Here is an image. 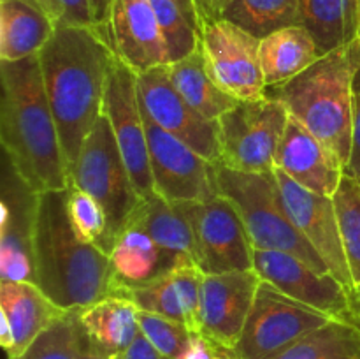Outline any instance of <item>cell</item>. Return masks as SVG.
<instances>
[{"label":"cell","instance_id":"1","mask_svg":"<svg viewBox=\"0 0 360 359\" xmlns=\"http://www.w3.org/2000/svg\"><path fill=\"white\" fill-rule=\"evenodd\" d=\"M115 58L108 32L76 25H56L53 37L39 53L69 178L84 139L102 115Z\"/></svg>","mask_w":360,"mask_h":359},{"label":"cell","instance_id":"2","mask_svg":"<svg viewBox=\"0 0 360 359\" xmlns=\"http://www.w3.org/2000/svg\"><path fill=\"white\" fill-rule=\"evenodd\" d=\"M0 83L4 155L37 194L69 189V169L39 55L14 62L0 60Z\"/></svg>","mask_w":360,"mask_h":359},{"label":"cell","instance_id":"3","mask_svg":"<svg viewBox=\"0 0 360 359\" xmlns=\"http://www.w3.org/2000/svg\"><path fill=\"white\" fill-rule=\"evenodd\" d=\"M65 190L39 194L34 234L35 284L60 308H86L112 296L108 252L79 238L67 210Z\"/></svg>","mask_w":360,"mask_h":359},{"label":"cell","instance_id":"4","mask_svg":"<svg viewBox=\"0 0 360 359\" xmlns=\"http://www.w3.org/2000/svg\"><path fill=\"white\" fill-rule=\"evenodd\" d=\"M360 65L359 37L350 44L322 55L313 65L266 95L287 108L288 115L311 130L343 162L352 153L354 77Z\"/></svg>","mask_w":360,"mask_h":359},{"label":"cell","instance_id":"5","mask_svg":"<svg viewBox=\"0 0 360 359\" xmlns=\"http://www.w3.org/2000/svg\"><path fill=\"white\" fill-rule=\"evenodd\" d=\"M214 175L218 192L238 210L253 250L288 252L319 273H330L288 217L274 171L241 172L214 162Z\"/></svg>","mask_w":360,"mask_h":359},{"label":"cell","instance_id":"6","mask_svg":"<svg viewBox=\"0 0 360 359\" xmlns=\"http://www.w3.org/2000/svg\"><path fill=\"white\" fill-rule=\"evenodd\" d=\"M70 185L90 194L104 208L108 231L101 248L109 253L143 199L134 187L111 122L104 113L84 139L70 172Z\"/></svg>","mask_w":360,"mask_h":359},{"label":"cell","instance_id":"7","mask_svg":"<svg viewBox=\"0 0 360 359\" xmlns=\"http://www.w3.org/2000/svg\"><path fill=\"white\" fill-rule=\"evenodd\" d=\"M288 111L271 97L241 101L218 118V164L241 172H273Z\"/></svg>","mask_w":360,"mask_h":359},{"label":"cell","instance_id":"8","mask_svg":"<svg viewBox=\"0 0 360 359\" xmlns=\"http://www.w3.org/2000/svg\"><path fill=\"white\" fill-rule=\"evenodd\" d=\"M334 317L260 280L234 352L239 359H273Z\"/></svg>","mask_w":360,"mask_h":359},{"label":"cell","instance_id":"9","mask_svg":"<svg viewBox=\"0 0 360 359\" xmlns=\"http://www.w3.org/2000/svg\"><path fill=\"white\" fill-rule=\"evenodd\" d=\"M192 229L193 260L204 275L253 270V246L238 210L224 196L174 203Z\"/></svg>","mask_w":360,"mask_h":359},{"label":"cell","instance_id":"10","mask_svg":"<svg viewBox=\"0 0 360 359\" xmlns=\"http://www.w3.org/2000/svg\"><path fill=\"white\" fill-rule=\"evenodd\" d=\"M200 51L214 83L229 95L238 101L266 97L259 37L221 18L200 28Z\"/></svg>","mask_w":360,"mask_h":359},{"label":"cell","instance_id":"11","mask_svg":"<svg viewBox=\"0 0 360 359\" xmlns=\"http://www.w3.org/2000/svg\"><path fill=\"white\" fill-rule=\"evenodd\" d=\"M102 113L109 118L134 187L141 199L155 194L148 153L146 123L137 94V73L118 55L112 60L105 84Z\"/></svg>","mask_w":360,"mask_h":359},{"label":"cell","instance_id":"12","mask_svg":"<svg viewBox=\"0 0 360 359\" xmlns=\"http://www.w3.org/2000/svg\"><path fill=\"white\" fill-rule=\"evenodd\" d=\"M155 194L169 203L210 201L220 196L214 162L144 116Z\"/></svg>","mask_w":360,"mask_h":359},{"label":"cell","instance_id":"13","mask_svg":"<svg viewBox=\"0 0 360 359\" xmlns=\"http://www.w3.org/2000/svg\"><path fill=\"white\" fill-rule=\"evenodd\" d=\"M253 270L287 296L334 319L360 315L357 292L341 284L333 273H319L292 253L253 250Z\"/></svg>","mask_w":360,"mask_h":359},{"label":"cell","instance_id":"14","mask_svg":"<svg viewBox=\"0 0 360 359\" xmlns=\"http://www.w3.org/2000/svg\"><path fill=\"white\" fill-rule=\"evenodd\" d=\"M141 109L148 120L181 139L210 162L220 160L218 123L200 116L179 95L169 76V65H158L137 74Z\"/></svg>","mask_w":360,"mask_h":359},{"label":"cell","instance_id":"15","mask_svg":"<svg viewBox=\"0 0 360 359\" xmlns=\"http://www.w3.org/2000/svg\"><path fill=\"white\" fill-rule=\"evenodd\" d=\"M39 194L4 155L0 182V282H34V234Z\"/></svg>","mask_w":360,"mask_h":359},{"label":"cell","instance_id":"16","mask_svg":"<svg viewBox=\"0 0 360 359\" xmlns=\"http://www.w3.org/2000/svg\"><path fill=\"white\" fill-rule=\"evenodd\" d=\"M274 176L280 185L288 217L292 218L295 227L313 246V250L322 257L330 273L341 284L355 291L347 256H345L336 204L333 197L304 189L295 183L290 176L285 175L281 169L274 168Z\"/></svg>","mask_w":360,"mask_h":359},{"label":"cell","instance_id":"17","mask_svg":"<svg viewBox=\"0 0 360 359\" xmlns=\"http://www.w3.org/2000/svg\"><path fill=\"white\" fill-rule=\"evenodd\" d=\"M262 278L255 270L204 275L199 333L234 348L252 310Z\"/></svg>","mask_w":360,"mask_h":359},{"label":"cell","instance_id":"18","mask_svg":"<svg viewBox=\"0 0 360 359\" xmlns=\"http://www.w3.org/2000/svg\"><path fill=\"white\" fill-rule=\"evenodd\" d=\"M274 168L304 189L329 197L336 194L345 176L340 157L290 115L278 144Z\"/></svg>","mask_w":360,"mask_h":359},{"label":"cell","instance_id":"19","mask_svg":"<svg viewBox=\"0 0 360 359\" xmlns=\"http://www.w3.org/2000/svg\"><path fill=\"white\" fill-rule=\"evenodd\" d=\"M108 32L116 55L137 74L169 65L164 35L150 0H112Z\"/></svg>","mask_w":360,"mask_h":359},{"label":"cell","instance_id":"20","mask_svg":"<svg viewBox=\"0 0 360 359\" xmlns=\"http://www.w3.org/2000/svg\"><path fill=\"white\" fill-rule=\"evenodd\" d=\"M109 257L112 266V296L151 284L181 266L195 264L192 259L165 250L137 225L123 229Z\"/></svg>","mask_w":360,"mask_h":359},{"label":"cell","instance_id":"21","mask_svg":"<svg viewBox=\"0 0 360 359\" xmlns=\"http://www.w3.org/2000/svg\"><path fill=\"white\" fill-rule=\"evenodd\" d=\"M204 273L195 266H181L165 277L143 285L127 289L116 296L130 299L139 310L158 313L167 319L185 324L193 333H199L200 291Z\"/></svg>","mask_w":360,"mask_h":359},{"label":"cell","instance_id":"22","mask_svg":"<svg viewBox=\"0 0 360 359\" xmlns=\"http://www.w3.org/2000/svg\"><path fill=\"white\" fill-rule=\"evenodd\" d=\"M34 282H0V315L9 324L13 348L7 358L23 354L32 341L65 313Z\"/></svg>","mask_w":360,"mask_h":359},{"label":"cell","instance_id":"23","mask_svg":"<svg viewBox=\"0 0 360 359\" xmlns=\"http://www.w3.org/2000/svg\"><path fill=\"white\" fill-rule=\"evenodd\" d=\"M56 23L30 0H0V60L14 62L41 53Z\"/></svg>","mask_w":360,"mask_h":359},{"label":"cell","instance_id":"24","mask_svg":"<svg viewBox=\"0 0 360 359\" xmlns=\"http://www.w3.org/2000/svg\"><path fill=\"white\" fill-rule=\"evenodd\" d=\"M136 303L123 296H109L81 310V320L105 359L118 358L141 333Z\"/></svg>","mask_w":360,"mask_h":359},{"label":"cell","instance_id":"25","mask_svg":"<svg viewBox=\"0 0 360 359\" xmlns=\"http://www.w3.org/2000/svg\"><path fill=\"white\" fill-rule=\"evenodd\" d=\"M319 58L315 39L302 25H292L260 39V65L267 88L283 84Z\"/></svg>","mask_w":360,"mask_h":359},{"label":"cell","instance_id":"26","mask_svg":"<svg viewBox=\"0 0 360 359\" xmlns=\"http://www.w3.org/2000/svg\"><path fill=\"white\" fill-rule=\"evenodd\" d=\"M299 20L327 55L359 37L360 0H299Z\"/></svg>","mask_w":360,"mask_h":359},{"label":"cell","instance_id":"27","mask_svg":"<svg viewBox=\"0 0 360 359\" xmlns=\"http://www.w3.org/2000/svg\"><path fill=\"white\" fill-rule=\"evenodd\" d=\"M169 76L183 99L206 120L218 122L221 115L231 111L241 101L218 87L204 63L200 46L197 51L179 62L169 63Z\"/></svg>","mask_w":360,"mask_h":359},{"label":"cell","instance_id":"28","mask_svg":"<svg viewBox=\"0 0 360 359\" xmlns=\"http://www.w3.org/2000/svg\"><path fill=\"white\" fill-rule=\"evenodd\" d=\"M81 310H67L32 341L23 354L7 359H105L88 334L81 320Z\"/></svg>","mask_w":360,"mask_h":359},{"label":"cell","instance_id":"29","mask_svg":"<svg viewBox=\"0 0 360 359\" xmlns=\"http://www.w3.org/2000/svg\"><path fill=\"white\" fill-rule=\"evenodd\" d=\"M127 225H137L165 250L193 260V238L188 222L174 203L158 194L141 201Z\"/></svg>","mask_w":360,"mask_h":359},{"label":"cell","instance_id":"30","mask_svg":"<svg viewBox=\"0 0 360 359\" xmlns=\"http://www.w3.org/2000/svg\"><path fill=\"white\" fill-rule=\"evenodd\" d=\"M273 359H360V315L330 319Z\"/></svg>","mask_w":360,"mask_h":359},{"label":"cell","instance_id":"31","mask_svg":"<svg viewBox=\"0 0 360 359\" xmlns=\"http://www.w3.org/2000/svg\"><path fill=\"white\" fill-rule=\"evenodd\" d=\"M221 18L259 39L301 25L299 0H227Z\"/></svg>","mask_w":360,"mask_h":359},{"label":"cell","instance_id":"32","mask_svg":"<svg viewBox=\"0 0 360 359\" xmlns=\"http://www.w3.org/2000/svg\"><path fill=\"white\" fill-rule=\"evenodd\" d=\"M340 222L345 256L355 289L360 287V185L357 178L345 175L333 196Z\"/></svg>","mask_w":360,"mask_h":359},{"label":"cell","instance_id":"33","mask_svg":"<svg viewBox=\"0 0 360 359\" xmlns=\"http://www.w3.org/2000/svg\"><path fill=\"white\" fill-rule=\"evenodd\" d=\"M137 320H139L141 333L151 341L155 348H158L169 359H185L193 338L192 329L178 320L146 310H139Z\"/></svg>","mask_w":360,"mask_h":359},{"label":"cell","instance_id":"34","mask_svg":"<svg viewBox=\"0 0 360 359\" xmlns=\"http://www.w3.org/2000/svg\"><path fill=\"white\" fill-rule=\"evenodd\" d=\"M67 210H69L72 227L76 229L79 238L101 246L105 231H108V217L98 201L94 199L90 194L69 185Z\"/></svg>","mask_w":360,"mask_h":359},{"label":"cell","instance_id":"35","mask_svg":"<svg viewBox=\"0 0 360 359\" xmlns=\"http://www.w3.org/2000/svg\"><path fill=\"white\" fill-rule=\"evenodd\" d=\"M345 175L360 180V65L354 77V116H352V153Z\"/></svg>","mask_w":360,"mask_h":359},{"label":"cell","instance_id":"36","mask_svg":"<svg viewBox=\"0 0 360 359\" xmlns=\"http://www.w3.org/2000/svg\"><path fill=\"white\" fill-rule=\"evenodd\" d=\"M60 4L63 9V18L60 25L95 27L90 0H60Z\"/></svg>","mask_w":360,"mask_h":359},{"label":"cell","instance_id":"37","mask_svg":"<svg viewBox=\"0 0 360 359\" xmlns=\"http://www.w3.org/2000/svg\"><path fill=\"white\" fill-rule=\"evenodd\" d=\"M115 359H169V358L162 354L158 348H155L153 345H151V341L148 340L143 333H139L136 336V340L132 341V345Z\"/></svg>","mask_w":360,"mask_h":359},{"label":"cell","instance_id":"38","mask_svg":"<svg viewBox=\"0 0 360 359\" xmlns=\"http://www.w3.org/2000/svg\"><path fill=\"white\" fill-rule=\"evenodd\" d=\"M195 6L197 13H199L200 28H202L206 23L221 20L227 0H195Z\"/></svg>","mask_w":360,"mask_h":359},{"label":"cell","instance_id":"39","mask_svg":"<svg viewBox=\"0 0 360 359\" xmlns=\"http://www.w3.org/2000/svg\"><path fill=\"white\" fill-rule=\"evenodd\" d=\"M90 6H91V16H94L95 27H98V28H102V30L108 32L112 0H90Z\"/></svg>","mask_w":360,"mask_h":359},{"label":"cell","instance_id":"40","mask_svg":"<svg viewBox=\"0 0 360 359\" xmlns=\"http://www.w3.org/2000/svg\"><path fill=\"white\" fill-rule=\"evenodd\" d=\"M30 2L37 4L39 7H42V9H44L46 13L53 18V21H55L56 25L62 23L63 9H62V4H60V0H30Z\"/></svg>","mask_w":360,"mask_h":359},{"label":"cell","instance_id":"41","mask_svg":"<svg viewBox=\"0 0 360 359\" xmlns=\"http://www.w3.org/2000/svg\"><path fill=\"white\" fill-rule=\"evenodd\" d=\"M217 359H239V358H238V354H236V352H234V348L225 347L224 351L220 352V355H218Z\"/></svg>","mask_w":360,"mask_h":359},{"label":"cell","instance_id":"42","mask_svg":"<svg viewBox=\"0 0 360 359\" xmlns=\"http://www.w3.org/2000/svg\"><path fill=\"white\" fill-rule=\"evenodd\" d=\"M355 292H357V298H359V301H360V287L355 289Z\"/></svg>","mask_w":360,"mask_h":359},{"label":"cell","instance_id":"43","mask_svg":"<svg viewBox=\"0 0 360 359\" xmlns=\"http://www.w3.org/2000/svg\"><path fill=\"white\" fill-rule=\"evenodd\" d=\"M359 41H360V28H359Z\"/></svg>","mask_w":360,"mask_h":359},{"label":"cell","instance_id":"44","mask_svg":"<svg viewBox=\"0 0 360 359\" xmlns=\"http://www.w3.org/2000/svg\"><path fill=\"white\" fill-rule=\"evenodd\" d=\"M359 185H360V180H359Z\"/></svg>","mask_w":360,"mask_h":359}]
</instances>
